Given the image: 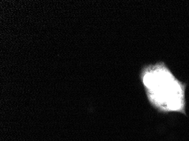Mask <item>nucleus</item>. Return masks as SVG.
Returning <instances> with one entry per match:
<instances>
[{
    "label": "nucleus",
    "instance_id": "obj_1",
    "mask_svg": "<svg viewBox=\"0 0 189 141\" xmlns=\"http://www.w3.org/2000/svg\"><path fill=\"white\" fill-rule=\"evenodd\" d=\"M140 80L150 105L162 114L186 116L187 83L179 80L162 62L142 69Z\"/></svg>",
    "mask_w": 189,
    "mask_h": 141
}]
</instances>
